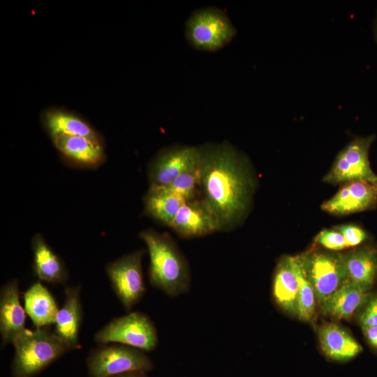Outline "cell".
I'll use <instances>...</instances> for the list:
<instances>
[{"instance_id": "obj_19", "label": "cell", "mask_w": 377, "mask_h": 377, "mask_svg": "<svg viewBox=\"0 0 377 377\" xmlns=\"http://www.w3.org/2000/svg\"><path fill=\"white\" fill-rule=\"evenodd\" d=\"M65 302L59 309L56 321L55 332L71 348L79 346V331L82 319V307L79 287H67Z\"/></svg>"}, {"instance_id": "obj_16", "label": "cell", "mask_w": 377, "mask_h": 377, "mask_svg": "<svg viewBox=\"0 0 377 377\" xmlns=\"http://www.w3.org/2000/svg\"><path fill=\"white\" fill-rule=\"evenodd\" d=\"M299 281L295 256H284L278 262L272 281V296L283 311L297 316Z\"/></svg>"}, {"instance_id": "obj_30", "label": "cell", "mask_w": 377, "mask_h": 377, "mask_svg": "<svg viewBox=\"0 0 377 377\" xmlns=\"http://www.w3.org/2000/svg\"><path fill=\"white\" fill-rule=\"evenodd\" d=\"M111 377H147V376L145 372L133 371V372L124 373V374L113 376Z\"/></svg>"}, {"instance_id": "obj_17", "label": "cell", "mask_w": 377, "mask_h": 377, "mask_svg": "<svg viewBox=\"0 0 377 377\" xmlns=\"http://www.w3.org/2000/svg\"><path fill=\"white\" fill-rule=\"evenodd\" d=\"M318 332L320 348L330 359L344 362L362 351V347L352 334L337 323L322 324Z\"/></svg>"}, {"instance_id": "obj_24", "label": "cell", "mask_w": 377, "mask_h": 377, "mask_svg": "<svg viewBox=\"0 0 377 377\" xmlns=\"http://www.w3.org/2000/svg\"><path fill=\"white\" fill-rule=\"evenodd\" d=\"M295 269L299 281L297 316L300 320L311 321L316 313V295L314 290L304 276L295 256Z\"/></svg>"}, {"instance_id": "obj_14", "label": "cell", "mask_w": 377, "mask_h": 377, "mask_svg": "<svg viewBox=\"0 0 377 377\" xmlns=\"http://www.w3.org/2000/svg\"><path fill=\"white\" fill-rule=\"evenodd\" d=\"M43 126L52 139L58 135H75L102 141L99 133L80 115L68 109L52 107L40 114Z\"/></svg>"}, {"instance_id": "obj_27", "label": "cell", "mask_w": 377, "mask_h": 377, "mask_svg": "<svg viewBox=\"0 0 377 377\" xmlns=\"http://www.w3.org/2000/svg\"><path fill=\"white\" fill-rule=\"evenodd\" d=\"M334 228L343 236L348 247L360 245L369 238L366 230L355 224L339 225L334 226Z\"/></svg>"}, {"instance_id": "obj_4", "label": "cell", "mask_w": 377, "mask_h": 377, "mask_svg": "<svg viewBox=\"0 0 377 377\" xmlns=\"http://www.w3.org/2000/svg\"><path fill=\"white\" fill-rule=\"evenodd\" d=\"M295 258L320 307L348 279L343 254L337 251L311 249Z\"/></svg>"}, {"instance_id": "obj_2", "label": "cell", "mask_w": 377, "mask_h": 377, "mask_svg": "<svg viewBox=\"0 0 377 377\" xmlns=\"http://www.w3.org/2000/svg\"><path fill=\"white\" fill-rule=\"evenodd\" d=\"M139 235L149 255L151 285L171 297L187 293L191 286L190 268L172 237L153 230H144Z\"/></svg>"}, {"instance_id": "obj_11", "label": "cell", "mask_w": 377, "mask_h": 377, "mask_svg": "<svg viewBox=\"0 0 377 377\" xmlns=\"http://www.w3.org/2000/svg\"><path fill=\"white\" fill-rule=\"evenodd\" d=\"M377 205V184L366 181H353L341 184L330 199L321 205L325 212L345 216L375 208Z\"/></svg>"}, {"instance_id": "obj_26", "label": "cell", "mask_w": 377, "mask_h": 377, "mask_svg": "<svg viewBox=\"0 0 377 377\" xmlns=\"http://www.w3.org/2000/svg\"><path fill=\"white\" fill-rule=\"evenodd\" d=\"M318 244L329 251H338L348 248L343 236L339 231L332 229H323L320 231L314 239Z\"/></svg>"}, {"instance_id": "obj_15", "label": "cell", "mask_w": 377, "mask_h": 377, "mask_svg": "<svg viewBox=\"0 0 377 377\" xmlns=\"http://www.w3.org/2000/svg\"><path fill=\"white\" fill-rule=\"evenodd\" d=\"M59 153L66 161L81 167L94 168L105 160L102 141L82 136L58 135L52 139Z\"/></svg>"}, {"instance_id": "obj_1", "label": "cell", "mask_w": 377, "mask_h": 377, "mask_svg": "<svg viewBox=\"0 0 377 377\" xmlns=\"http://www.w3.org/2000/svg\"><path fill=\"white\" fill-rule=\"evenodd\" d=\"M198 147L202 199L215 216L220 231L233 230L245 220L252 205L256 179L251 163L226 141Z\"/></svg>"}, {"instance_id": "obj_22", "label": "cell", "mask_w": 377, "mask_h": 377, "mask_svg": "<svg viewBox=\"0 0 377 377\" xmlns=\"http://www.w3.org/2000/svg\"><path fill=\"white\" fill-rule=\"evenodd\" d=\"M187 201L180 195L163 186H149L144 197L145 213L168 227L181 207Z\"/></svg>"}, {"instance_id": "obj_25", "label": "cell", "mask_w": 377, "mask_h": 377, "mask_svg": "<svg viewBox=\"0 0 377 377\" xmlns=\"http://www.w3.org/2000/svg\"><path fill=\"white\" fill-rule=\"evenodd\" d=\"M200 167L198 161L183 171L170 184L163 186L186 200L195 198L197 188L200 187Z\"/></svg>"}, {"instance_id": "obj_18", "label": "cell", "mask_w": 377, "mask_h": 377, "mask_svg": "<svg viewBox=\"0 0 377 377\" xmlns=\"http://www.w3.org/2000/svg\"><path fill=\"white\" fill-rule=\"evenodd\" d=\"M369 296V291L348 279L321 306V311L333 318L348 320L362 308Z\"/></svg>"}, {"instance_id": "obj_5", "label": "cell", "mask_w": 377, "mask_h": 377, "mask_svg": "<svg viewBox=\"0 0 377 377\" xmlns=\"http://www.w3.org/2000/svg\"><path fill=\"white\" fill-rule=\"evenodd\" d=\"M188 43L202 51H217L228 45L237 30L228 15L217 8H203L193 11L184 28Z\"/></svg>"}, {"instance_id": "obj_8", "label": "cell", "mask_w": 377, "mask_h": 377, "mask_svg": "<svg viewBox=\"0 0 377 377\" xmlns=\"http://www.w3.org/2000/svg\"><path fill=\"white\" fill-rule=\"evenodd\" d=\"M374 140V135L353 139L337 155L323 181L334 185L353 181L377 184V175L372 170L369 159V151Z\"/></svg>"}, {"instance_id": "obj_10", "label": "cell", "mask_w": 377, "mask_h": 377, "mask_svg": "<svg viewBox=\"0 0 377 377\" xmlns=\"http://www.w3.org/2000/svg\"><path fill=\"white\" fill-rule=\"evenodd\" d=\"M200 157L198 146L174 145L161 149L148 167L149 186L170 184Z\"/></svg>"}, {"instance_id": "obj_9", "label": "cell", "mask_w": 377, "mask_h": 377, "mask_svg": "<svg viewBox=\"0 0 377 377\" xmlns=\"http://www.w3.org/2000/svg\"><path fill=\"white\" fill-rule=\"evenodd\" d=\"M144 253L145 250H138L106 266L112 288L128 311L142 300L146 291L141 265Z\"/></svg>"}, {"instance_id": "obj_20", "label": "cell", "mask_w": 377, "mask_h": 377, "mask_svg": "<svg viewBox=\"0 0 377 377\" xmlns=\"http://www.w3.org/2000/svg\"><path fill=\"white\" fill-rule=\"evenodd\" d=\"M343 256L348 279L369 291L377 279V249L366 245Z\"/></svg>"}, {"instance_id": "obj_28", "label": "cell", "mask_w": 377, "mask_h": 377, "mask_svg": "<svg viewBox=\"0 0 377 377\" xmlns=\"http://www.w3.org/2000/svg\"><path fill=\"white\" fill-rule=\"evenodd\" d=\"M362 327L377 326V294L369 296L358 316Z\"/></svg>"}, {"instance_id": "obj_7", "label": "cell", "mask_w": 377, "mask_h": 377, "mask_svg": "<svg viewBox=\"0 0 377 377\" xmlns=\"http://www.w3.org/2000/svg\"><path fill=\"white\" fill-rule=\"evenodd\" d=\"M99 344L117 343L142 351H151L158 345L156 328L145 313L133 311L112 319L94 335Z\"/></svg>"}, {"instance_id": "obj_13", "label": "cell", "mask_w": 377, "mask_h": 377, "mask_svg": "<svg viewBox=\"0 0 377 377\" xmlns=\"http://www.w3.org/2000/svg\"><path fill=\"white\" fill-rule=\"evenodd\" d=\"M26 311L20 302L18 282L13 279L0 291V334L2 346L13 343L25 328Z\"/></svg>"}, {"instance_id": "obj_3", "label": "cell", "mask_w": 377, "mask_h": 377, "mask_svg": "<svg viewBox=\"0 0 377 377\" xmlns=\"http://www.w3.org/2000/svg\"><path fill=\"white\" fill-rule=\"evenodd\" d=\"M14 377H34L72 348L47 327L26 330L12 343Z\"/></svg>"}, {"instance_id": "obj_21", "label": "cell", "mask_w": 377, "mask_h": 377, "mask_svg": "<svg viewBox=\"0 0 377 377\" xmlns=\"http://www.w3.org/2000/svg\"><path fill=\"white\" fill-rule=\"evenodd\" d=\"M24 309L36 328L54 324L59 311L50 291L40 282L34 283L24 294Z\"/></svg>"}, {"instance_id": "obj_23", "label": "cell", "mask_w": 377, "mask_h": 377, "mask_svg": "<svg viewBox=\"0 0 377 377\" xmlns=\"http://www.w3.org/2000/svg\"><path fill=\"white\" fill-rule=\"evenodd\" d=\"M34 265L36 275L42 281L52 283H64L68 274L62 261L47 244L40 235L31 241Z\"/></svg>"}, {"instance_id": "obj_12", "label": "cell", "mask_w": 377, "mask_h": 377, "mask_svg": "<svg viewBox=\"0 0 377 377\" xmlns=\"http://www.w3.org/2000/svg\"><path fill=\"white\" fill-rule=\"evenodd\" d=\"M170 228L180 237L186 239L202 237L220 231L215 216L202 198L186 201Z\"/></svg>"}, {"instance_id": "obj_29", "label": "cell", "mask_w": 377, "mask_h": 377, "mask_svg": "<svg viewBox=\"0 0 377 377\" xmlns=\"http://www.w3.org/2000/svg\"><path fill=\"white\" fill-rule=\"evenodd\" d=\"M361 328L367 343L377 350V326L362 327Z\"/></svg>"}, {"instance_id": "obj_6", "label": "cell", "mask_w": 377, "mask_h": 377, "mask_svg": "<svg viewBox=\"0 0 377 377\" xmlns=\"http://www.w3.org/2000/svg\"><path fill=\"white\" fill-rule=\"evenodd\" d=\"M90 377H111L133 371L147 373L153 362L138 348L121 344H101L93 349L87 359Z\"/></svg>"}]
</instances>
